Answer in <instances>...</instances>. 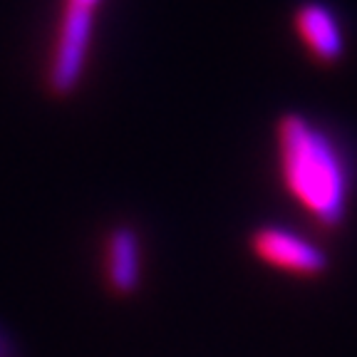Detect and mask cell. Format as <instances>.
<instances>
[{"instance_id": "6da1fadb", "label": "cell", "mask_w": 357, "mask_h": 357, "mask_svg": "<svg viewBox=\"0 0 357 357\" xmlns=\"http://www.w3.org/2000/svg\"><path fill=\"white\" fill-rule=\"evenodd\" d=\"M275 164L285 194L303 213L333 234L350 211V172L335 139L303 112L275 119Z\"/></svg>"}, {"instance_id": "7a4b0ae2", "label": "cell", "mask_w": 357, "mask_h": 357, "mask_svg": "<svg viewBox=\"0 0 357 357\" xmlns=\"http://www.w3.org/2000/svg\"><path fill=\"white\" fill-rule=\"evenodd\" d=\"M100 8L102 0H62L43 79L52 100H70L82 84Z\"/></svg>"}, {"instance_id": "3957f363", "label": "cell", "mask_w": 357, "mask_h": 357, "mask_svg": "<svg viewBox=\"0 0 357 357\" xmlns=\"http://www.w3.org/2000/svg\"><path fill=\"white\" fill-rule=\"evenodd\" d=\"M248 251L258 263L293 278L315 280L330 271V256L323 245L275 223H263L248 234Z\"/></svg>"}, {"instance_id": "277c9868", "label": "cell", "mask_w": 357, "mask_h": 357, "mask_svg": "<svg viewBox=\"0 0 357 357\" xmlns=\"http://www.w3.org/2000/svg\"><path fill=\"white\" fill-rule=\"evenodd\" d=\"M290 28L303 50L320 67H337L345 57V30L340 17L320 0H305L290 15Z\"/></svg>"}, {"instance_id": "5b68a950", "label": "cell", "mask_w": 357, "mask_h": 357, "mask_svg": "<svg viewBox=\"0 0 357 357\" xmlns=\"http://www.w3.org/2000/svg\"><path fill=\"white\" fill-rule=\"evenodd\" d=\"M102 273L105 285L114 298H132L142 288L144 256H142V236L127 226H112L105 234L102 245Z\"/></svg>"}]
</instances>
